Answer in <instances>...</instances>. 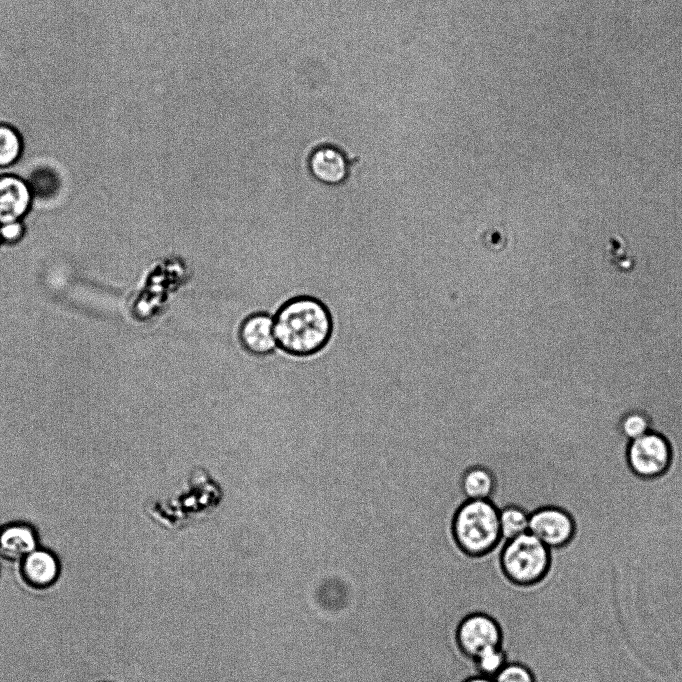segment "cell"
Wrapping results in <instances>:
<instances>
[{
	"mask_svg": "<svg viewBox=\"0 0 682 682\" xmlns=\"http://www.w3.org/2000/svg\"><path fill=\"white\" fill-rule=\"evenodd\" d=\"M278 347L294 356H310L330 342L334 323L328 307L319 299L300 295L284 302L273 316Z\"/></svg>",
	"mask_w": 682,
	"mask_h": 682,
	"instance_id": "1",
	"label": "cell"
},
{
	"mask_svg": "<svg viewBox=\"0 0 682 682\" xmlns=\"http://www.w3.org/2000/svg\"><path fill=\"white\" fill-rule=\"evenodd\" d=\"M499 509L489 499H468L456 511L453 535L462 551L488 553L501 541Z\"/></svg>",
	"mask_w": 682,
	"mask_h": 682,
	"instance_id": "2",
	"label": "cell"
},
{
	"mask_svg": "<svg viewBox=\"0 0 682 682\" xmlns=\"http://www.w3.org/2000/svg\"><path fill=\"white\" fill-rule=\"evenodd\" d=\"M500 561L509 580L519 585H530L546 575L551 561L550 548L525 532L505 542Z\"/></svg>",
	"mask_w": 682,
	"mask_h": 682,
	"instance_id": "3",
	"label": "cell"
},
{
	"mask_svg": "<svg viewBox=\"0 0 682 682\" xmlns=\"http://www.w3.org/2000/svg\"><path fill=\"white\" fill-rule=\"evenodd\" d=\"M310 175L319 183L338 186L347 181L352 159L346 150L334 142H322L312 148L307 157Z\"/></svg>",
	"mask_w": 682,
	"mask_h": 682,
	"instance_id": "4",
	"label": "cell"
},
{
	"mask_svg": "<svg viewBox=\"0 0 682 682\" xmlns=\"http://www.w3.org/2000/svg\"><path fill=\"white\" fill-rule=\"evenodd\" d=\"M627 458L635 474L651 478L667 470L671 452L667 441L661 435L648 432L630 442Z\"/></svg>",
	"mask_w": 682,
	"mask_h": 682,
	"instance_id": "5",
	"label": "cell"
},
{
	"mask_svg": "<svg viewBox=\"0 0 682 682\" xmlns=\"http://www.w3.org/2000/svg\"><path fill=\"white\" fill-rule=\"evenodd\" d=\"M456 638L461 651L474 659L485 649L500 646L502 633L494 618L476 612L467 615L460 621Z\"/></svg>",
	"mask_w": 682,
	"mask_h": 682,
	"instance_id": "6",
	"label": "cell"
},
{
	"mask_svg": "<svg viewBox=\"0 0 682 682\" xmlns=\"http://www.w3.org/2000/svg\"><path fill=\"white\" fill-rule=\"evenodd\" d=\"M528 532L548 548H559L572 539L574 523L566 511L552 506L543 507L529 515Z\"/></svg>",
	"mask_w": 682,
	"mask_h": 682,
	"instance_id": "7",
	"label": "cell"
},
{
	"mask_svg": "<svg viewBox=\"0 0 682 682\" xmlns=\"http://www.w3.org/2000/svg\"><path fill=\"white\" fill-rule=\"evenodd\" d=\"M18 570L26 586L46 590L58 581L61 564L55 552L40 545L18 562Z\"/></svg>",
	"mask_w": 682,
	"mask_h": 682,
	"instance_id": "8",
	"label": "cell"
},
{
	"mask_svg": "<svg viewBox=\"0 0 682 682\" xmlns=\"http://www.w3.org/2000/svg\"><path fill=\"white\" fill-rule=\"evenodd\" d=\"M30 183L19 175H0V225L22 221L34 200Z\"/></svg>",
	"mask_w": 682,
	"mask_h": 682,
	"instance_id": "9",
	"label": "cell"
},
{
	"mask_svg": "<svg viewBox=\"0 0 682 682\" xmlns=\"http://www.w3.org/2000/svg\"><path fill=\"white\" fill-rule=\"evenodd\" d=\"M242 347L250 354L265 356L278 346L273 317L266 312H255L247 316L238 330Z\"/></svg>",
	"mask_w": 682,
	"mask_h": 682,
	"instance_id": "10",
	"label": "cell"
},
{
	"mask_svg": "<svg viewBox=\"0 0 682 682\" xmlns=\"http://www.w3.org/2000/svg\"><path fill=\"white\" fill-rule=\"evenodd\" d=\"M40 546V534L35 526L23 521L7 523L0 528V558L19 562Z\"/></svg>",
	"mask_w": 682,
	"mask_h": 682,
	"instance_id": "11",
	"label": "cell"
},
{
	"mask_svg": "<svg viewBox=\"0 0 682 682\" xmlns=\"http://www.w3.org/2000/svg\"><path fill=\"white\" fill-rule=\"evenodd\" d=\"M461 486L468 499H488L494 490L495 481L488 469L474 466L464 472Z\"/></svg>",
	"mask_w": 682,
	"mask_h": 682,
	"instance_id": "12",
	"label": "cell"
},
{
	"mask_svg": "<svg viewBox=\"0 0 682 682\" xmlns=\"http://www.w3.org/2000/svg\"><path fill=\"white\" fill-rule=\"evenodd\" d=\"M24 143L17 129L0 124V169L14 165L22 156Z\"/></svg>",
	"mask_w": 682,
	"mask_h": 682,
	"instance_id": "13",
	"label": "cell"
},
{
	"mask_svg": "<svg viewBox=\"0 0 682 682\" xmlns=\"http://www.w3.org/2000/svg\"><path fill=\"white\" fill-rule=\"evenodd\" d=\"M501 537L506 541L528 532L529 514L517 506H506L499 512Z\"/></svg>",
	"mask_w": 682,
	"mask_h": 682,
	"instance_id": "14",
	"label": "cell"
},
{
	"mask_svg": "<svg viewBox=\"0 0 682 682\" xmlns=\"http://www.w3.org/2000/svg\"><path fill=\"white\" fill-rule=\"evenodd\" d=\"M473 660L478 674L490 678H494L508 663L500 646L485 649Z\"/></svg>",
	"mask_w": 682,
	"mask_h": 682,
	"instance_id": "15",
	"label": "cell"
},
{
	"mask_svg": "<svg viewBox=\"0 0 682 682\" xmlns=\"http://www.w3.org/2000/svg\"><path fill=\"white\" fill-rule=\"evenodd\" d=\"M619 427L622 434L630 441L650 432L649 419L640 411H631L624 415Z\"/></svg>",
	"mask_w": 682,
	"mask_h": 682,
	"instance_id": "16",
	"label": "cell"
},
{
	"mask_svg": "<svg viewBox=\"0 0 682 682\" xmlns=\"http://www.w3.org/2000/svg\"><path fill=\"white\" fill-rule=\"evenodd\" d=\"M496 682H535L531 670L517 662L507 663L494 677Z\"/></svg>",
	"mask_w": 682,
	"mask_h": 682,
	"instance_id": "17",
	"label": "cell"
},
{
	"mask_svg": "<svg viewBox=\"0 0 682 682\" xmlns=\"http://www.w3.org/2000/svg\"><path fill=\"white\" fill-rule=\"evenodd\" d=\"M26 232L22 221H15L0 225L1 241L4 244L13 245L22 240Z\"/></svg>",
	"mask_w": 682,
	"mask_h": 682,
	"instance_id": "18",
	"label": "cell"
},
{
	"mask_svg": "<svg viewBox=\"0 0 682 682\" xmlns=\"http://www.w3.org/2000/svg\"><path fill=\"white\" fill-rule=\"evenodd\" d=\"M463 682H496V681L494 680V678H490V677H486V676H482V675H476V676H473V677L466 679Z\"/></svg>",
	"mask_w": 682,
	"mask_h": 682,
	"instance_id": "19",
	"label": "cell"
},
{
	"mask_svg": "<svg viewBox=\"0 0 682 682\" xmlns=\"http://www.w3.org/2000/svg\"><path fill=\"white\" fill-rule=\"evenodd\" d=\"M16 432H17V431H16ZM17 436H18V434H17ZM18 438H19V437H18ZM19 441H20V439H19ZM20 443H21V442H20ZM21 446H22V444H21ZM22 448H23V447H22ZM23 450H24V449H23ZM24 452H25V451H24ZM25 454H26V453H25ZM26 456H27V455H26ZM27 458H28V457H27ZM28 460H29V459H28Z\"/></svg>",
	"mask_w": 682,
	"mask_h": 682,
	"instance_id": "20",
	"label": "cell"
},
{
	"mask_svg": "<svg viewBox=\"0 0 682 682\" xmlns=\"http://www.w3.org/2000/svg\"><path fill=\"white\" fill-rule=\"evenodd\" d=\"M1 244H2V241H1V236H0V245H1Z\"/></svg>",
	"mask_w": 682,
	"mask_h": 682,
	"instance_id": "21",
	"label": "cell"
},
{
	"mask_svg": "<svg viewBox=\"0 0 682 682\" xmlns=\"http://www.w3.org/2000/svg\"><path fill=\"white\" fill-rule=\"evenodd\" d=\"M1 528V527H0Z\"/></svg>",
	"mask_w": 682,
	"mask_h": 682,
	"instance_id": "22",
	"label": "cell"
}]
</instances>
